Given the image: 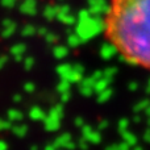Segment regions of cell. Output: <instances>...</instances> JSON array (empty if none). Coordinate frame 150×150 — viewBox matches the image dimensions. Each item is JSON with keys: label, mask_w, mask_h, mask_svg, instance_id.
Returning <instances> with one entry per match:
<instances>
[{"label": "cell", "mask_w": 150, "mask_h": 150, "mask_svg": "<svg viewBox=\"0 0 150 150\" xmlns=\"http://www.w3.org/2000/svg\"><path fill=\"white\" fill-rule=\"evenodd\" d=\"M103 33L124 62L150 73V0H109Z\"/></svg>", "instance_id": "cell-1"}, {"label": "cell", "mask_w": 150, "mask_h": 150, "mask_svg": "<svg viewBox=\"0 0 150 150\" xmlns=\"http://www.w3.org/2000/svg\"><path fill=\"white\" fill-rule=\"evenodd\" d=\"M13 29H15V23L11 21L9 18H5L3 21V29H1V36L3 37H8L13 33Z\"/></svg>", "instance_id": "cell-2"}, {"label": "cell", "mask_w": 150, "mask_h": 150, "mask_svg": "<svg viewBox=\"0 0 150 150\" xmlns=\"http://www.w3.org/2000/svg\"><path fill=\"white\" fill-rule=\"evenodd\" d=\"M16 1H17V0H0V4L4 8H12L13 5L16 4Z\"/></svg>", "instance_id": "cell-3"}]
</instances>
